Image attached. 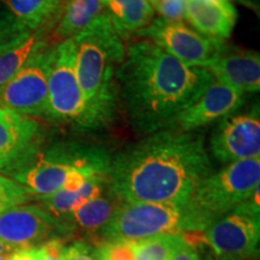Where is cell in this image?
Wrapping results in <instances>:
<instances>
[{
    "instance_id": "obj_1",
    "label": "cell",
    "mask_w": 260,
    "mask_h": 260,
    "mask_svg": "<svg viewBox=\"0 0 260 260\" xmlns=\"http://www.w3.org/2000/svg\"><path fill=\"white\" fill-rule=\"evenodd\" d=\"M211 174L204 136L169 128L112 158L109 188L123 203L186 204Z\"/></svg>"
},
{
    "instance_id": "obj_2",
    "label": "cell",
    "mask_w": 260,
    "mask_h": 260,
    "mask_svg": "<svg viewBox=\"0 0 260 260\" xmlns=\"http://www.w3.org/2000/svg\"><path fill=\"white\" fill-rule=\"evenodd\" d=\"M116 81L136 133L172 128L178 115L197 102L214 79L205 68H190L148 40L129 45Z\"/></svg>"
},
{
    "instance_id": "obj_3",
    "label": "cell",
    "mask_w": 260,
    "mask_h": 260,
    "mask_svg": "<svg viewBox=\"0 0 260 260\" xmlns=\"http://www.w3.org/2000/svg\"><path fill=\"white\" fill-rule=\"evenodd\" d=\"M73 39L75 70L92 129L103 128L115 115L116 73L124 59L125 48L106 12Z\"/></svg>"
},
{
    "instance_id": "obj_4",
    "label": "cell",
    "mask_w": 260,
    "mask_h": 260,
    "mask_svg": "<svg viewBox=\"0 0 260 260\" xmlns=\"http://www.w3.org/2000/svg\"><path fill=\"white\" fill-rule=\"evenodd\" d=\"M111 160V154L100 146L59 141L39 148L6 172L31 198L41 200L60 189H79L93 176H106Z\"/></svg>"
},
{
    "instance_id": "obj_5",
    "label": "cell",
    "mask_w": 260,
    "mask_h": 260,
    "mask_svg": "<svg viewBox=\"0 0 260 260\" xmlns=\"http://www.w3.org/2000/svg\"><path fill=\"white\" fill-rule=\"evenodd\" d=\"M214 220L193 200L186 204L122 203L95 237L100 243L133 242L161 234L204 233Z\"/></svg>"
},
{
    "instance_id": "obj_6",
    "label": "cell",
    "mask_w": 260,
    "mask_h": 260,
    "mask_svg": "<svg viewBox=\"0 0 260 260\" xmlns=\"http://www.w3.org/2000/svg\"><path fill=\"white\" fill-rule=\"evenodd\" d=\"M75 59L74 39L60 41L53 47L45 116L52 121L92 129L88 110L76 77Z\"/></svg>"
},
{
    "instance_id": "obj_7",
    "label": "cell",
    "mask_w": 260,
    "mask_h": 260,
    "mask_svg": "<svg viewBox=\"0 0 260 260\" xmlns=\"http://www.w3.org/2000/svg\"><path fill=\"white\" fill-rule=\"evenodd\" d=\"M259 184L260 157L243 159L205 178L191 200L217 219L251 199Z\"/></svg>"
},
{
    "instance_id": "obj_8",
    "label": "cell",
    "mask_w": 260,
    "mask_h": 260,
    "mask_svg": "<svg viewBox=\"0 0 260 260\" xmlns=\"http://www.w3.org/2000/svg\"><path fill=\"white\" fill-rule=\"evenodd\" d=\"M204 240L216 260H248L258 256L259 206L247 200L214 220L204 232Z\"/></svg>"
},
{
    "instance_id": "obj_9",
    "label": "cell",
    "mask_w": 260,
    "mask_h": 260,
    "mask_svg": "<svg viewBox=\"0 0 260 260\" xmlns=\"http://www.w3.org/2000/svg\"><path fill=\"white\" fill-rule=\"evenodd\" d=\"M71 234L69 224L54 217L40 204L19 205L0 216V255Z\"/></svg>"
},
{
    "instance_id": "obj_10",
    "label": "cell",
    "mask_w": 260,
    "mask_h": 260,
    "mask_svg": "<svg viewBox=\"0 0 260 260\" xmlns=\"http://www.w3.org/2000/svg\"><path fill=\"white\" fill-rule=\"evenodd\" d=\"M136 35L153 42L190 68H206L225 44L224 40L205 37L183 22L169 21L161 17L154 18Z\"/></svg>"
},
{
    "instance_id": "obj_11",
    "label": "cell",
    "mask_w": 260,
    "mask_h": 260,
    "mask_svg": "<svg viewBox=\"0 0 260 260\" xmlns=\"http://www.w3.org/2000/svg\"><path fill=\"white\" fill-rule=\"evenodd\" d=\"M53 47H42L0 90V106L29 117L46 113Z\"/></svg>"
},
{
    "instance_id": "obj_12",
    "label": "cell",
    "mask_w": 260,
    "mask_h": 260,
    "mask_svg": "<svg viewBox=\"0 0 260 260\" xmlns=\"http://www.w3.org/2000/svg\"><path fill=\"white\" fill-rule=\"evenodd\" d=\"M213 157L222 164L260 157L259 106L251 112L228 116L210 140Z\"/></svg>"
},
{
    "instance_id": "obj_13",
    "label": "cell",
    "mask_w": 260,
    "mask_h": 260,
    "mask_svg": "<svg viewBox=\"0 0 260 260\" xmlns=\"http://www.w3.org/2000/svg\"><path fill=\"white\" fill-rule=\"evenodd\" d=\"M44 128L32 117L0 106V161L9 171L41 148Z\"/></svg>"
},
{
    "instance_id": "obj_14",
    "label": "cell",
    "mask_w": 260,
    "mask_h": 260,
    "mask_svg": "<svg viewBox=\"0 0 260 260\" xmlns=\"http://www.w3.org/2000/svg\"><path fill=\"white\" fill-rule=\"evenodd\" d=\"M243 104V93L233 87L213 81L197 102L183 110L174 126L191 133L234 113Z\"/></svg>"
},
{
    "instance_id": "obj_15",
    "label": "cell",
    "mask_w": 260,
    "mask_h": 260,
    "mask_svg": "<svg viewBox=\"0 0 260 260\" xmlns=\"http://www.w3.org/2000/svg\"><path fill=\"white\" fill-rule=\"evenodd\" d=\"M213 79L240 92L256 93L260 89V56L258 52L224 46L205 68Z\"/></svg>"
},
{
    "instance_id": "obj_16",
    "label": "cell",
    "mask_w": 260,
    "mask_h": 260,
    "mask_svg": "<svg viewBox=\"0 0 260 260\" xmlns=\"http://www.w3.org/2000/svg\"><path fill=\"white\" fill-rule=\"evenodd\" d=\"M186 19L200 34L225 40L235 28L237 11L230 2L186 0Z\"/></svg>"
},
{
    "instance_id": "obj_17",
    "label": "cell",
    "mask_w": 260,
    "mask_h": 260,
    "mask_svg": "<svg viewBox=\"0 0 260 260\" xmlns=\"http://www.w3.org/2000/svg\"><path fill=\"white\" fill-rule=\"evenodd\" d=\"M65 0H0V12L24 31L54 28Z\"/></svg>"
},
{
    "instance_id": "obj_18",
    "label": "cell",
    "mask_w": 260,
    "mask_h": 260,
    "mask_svg": "<svg viewBox=\"0 0 260 260\" xmlns=\"http://www.w3.org/2000/svg\"><path fill=\"white\" fill-rule=\"evenodd\" d=\"M122 203L123 201L119 200L109 188L103 195L71 211L63 220L71 226L73 233L79 230L90 237H95L100 229L111 219Z\"/></svg>"
},
{
    "instance_id": "obj_19",
    "label": "cell",
    "mask_w": 260,
    "mask_h": 260,
    "mask_svg": "<svg viewBox=\"0 0 260 260\" xmlns=\"http://www.w3.org/2000/svg\"><path fill=\"white\" fill-rule=\"evenodd\" d=\"M105 12L119 38L138 34L154 19L148 0H103Z\"/></svg>"
},
{
    "instance_id": "obj_20",
    "label": "cell",
    "mask_w": 260,
    "mask_h": 260,
    "mask_svg": "<svg viewBox=\"0 0 260 260\" xmlns=\"http://www.w3.org/2000/svg\"><path fill=\"white\" fill-rule=\"evenodd\" d=\"M109 189V175L106 176H93L87 180L76 190L60 189L50 197L39 200L45 210L59 219H64L71 211L103 195Z\"/></svg>"
},
{
    "instance_id": "obj_21",
    "label": "cell",
    "mask_w": 260,
    "mask_h": 260,
    "mask_svg": "<svg viewBox=\"0 0 260 260\" xmlns=\"http://www.w3.org/2000/svg\"><path fill=\"white\" fill-rule=\"evenodd\" d=\"M104 12L103 0H65L53 28L54 38L59 42L75 38Z\"/></svg>"
},
{
    "instance_id": "obj_22",
    "label": "cell",
    "mask_w": 260,
    "mask_h": 260,
    "mask_svg": "<svg viewBox=\"0 0 260 260\" xmlns=\"http://www.w3.org/2000/svg\"><path fill=\"white\" fill-rule=\"evenodd\" d=\"M48 31H29L0 52V90L40 48L50 45Z\"/></svg>"
},
{
    "instance_id": "obj_23",
    "label": "cell",
    "mask_w": 260,
    "mask_h": 260,
    "mask_svg": "<svg viewBox=\"0 0 260 260\" xmlns=\"http://www.w3.org/2000/svg\"><path fill=\"white\" fill-rule=\"evenodd\" d=\"M183 241L182 234H161L133 241L135 260H171Z\"/></svg>"
},
{
    "instance_id": "obj_24",
    "label": "cell",
    "mask_w": 260,
    "mask_h": 260,
    "mask_svg": "<svg viewBox=\"0 0 260 260\" xmlns=\"http://www.w3.org/2000/svg\"><path fill=\"white\" fill-rule=\"evenodd\" d=\"M30 199H32L31 195L21 184L0 175V216L16 206L27 204Z\"/></svg>"
},
{
    "instance_id": "obj_25",
    "label": "cell",
    "mask_w": 260,
    "mask_h": 260,
    "mask_svg": "<svg viewBox=\"0 0 260 260\" xmlns=\"http://www.w3.org/2000/svg\"><path fill=\"white\" fill-rule=\"evenodd\" d=\"M95 247L100 260H135L133 242H102Z\"/></svg>"
},
{
    "instance_id": "obj_26",
    "label": "cell",
    "mask_w": 260,
    "mask_h": 260,
    "mask_svg": "<svg viewBox=\"0 0 260 260\" xmlns=\"http://www.w3.org/2000/svg\"><path fill=\"white\" fill-rule=\"evenodd\" d=\"M154 12L169 21L183 22L186 19V0H148Z\"/></svg>"
},
{
    "instance_id": "obj_27",
    "label": "cell",
    "mask_w": 260,
    "mask_h": 260,
    "mask_svg": "<svg viewBox=\"0 0 260 260\" xmlns=\"http://www.w3.org/2000/svg\"><path fill=\"white\" fill-rule=\"evenodd\" d=\"M64 237H52L37 246L39 260H65Z\"/></svg>"
},
{
    "instance_id": "obj_28",
    "label": "cell",
    "mask_w": 260,
    "mask_h": 260,
    "mask_svg": "<svg viewBox=\"0 0 260 260\" xmlns=\"http://www.w3.org/2000/svg\"><path fill=\"white\" fill-rule=\"evenodd\" d=\"M25 32L29 31H24L14 21H11L4 14L0 12V52L4 51L11 44H14Z\"/></svg>"
},
{
    "instance_id": "obj_29",
    "label": "cell",
    "mask_w": 260,
    "mask_h": 260,
    "mask_svg": "<svg viewBox=\"0 0 260 260\" xmlns=\"http://www.w3.org/2000/svg\"><path fill=\"white\" fill-rule=\"evenodd\" d=\"M65 260H100L96 247L86 241H75L65 247Z\"/></svg>"
},
{
    "instance_id": "obj_30",
    "label": "cell",
    "mask_w": 260,
    "mask_h": 260,
    "mask_svg": "<svg viewBox=\"0 0 260 260\" xmlns=\"http://www.w3.org/2000/svg\"><path fill=\"white\" fill-rule=\"evenodd\" d=\"M171 260H201V258L197 248L183 241V243L178 246V248L175 251Z\"/></svg>"
},
{
    "instance_id": "obj_31",
    "label": "cell",
    "mask_w": 260,
    "mask_h": 260,
    "mask_svg": "<svg viewBox=\"0 0 260 260\" xmlns=\"http://www.w3.org/2000/svg\"><path fill=\"white\" fill-rule=\"evenodd\" d=\"M0 260H39L37 247L18 249V251L0 255Z\"/></svg>"
},
{
    "instance_id": "obj_32",
    "label": "cell",
    "mask_w": 260,
    "mask_h": 260,
    "mask_svg": "<svg viewBox=\"0 0 260 260\" xmlns=\"http://www.w3.org/2000/svg\"><path fill=\"white\" fill-rule=\"evenodd\" d=\"M246 5H255V0H239Z\"/></svg>"
},
{
    "instance_id": "obj_33",
    "label": "cell",
    "mask_w": 260,
    "mask_h": 260,
    "mask_svg": "<svg viewBox=\"0 0 260 260\" xmlns=\"http://www.w3.org/2000/svg\"><path fill=\"white\" fill-rule=\"evenodd\" d=\"M213 2H230V0H213Z\"/></svg>"
},
{
    "instance_id": "obj_34",
    "label": "cell",
    "mask_w": 260,
    "mask_h": 260,
    "mask_svg": "<svg viewBox=\"0 0 260 260\" xmlns=\"http://www.w3.org/2000/svg\"><path fill=\"white\" fill-rule=\"evenodd\" d=\"M3 168H4V167H3V162L0 161V170H2V171H3Z\"/></svg>"
}]
</instances>
